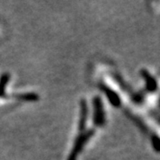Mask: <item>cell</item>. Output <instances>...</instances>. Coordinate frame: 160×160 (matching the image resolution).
<instances>
[{
  "mask_svg": "<svg viewBox=\"0 0 160 160\" xmlns=\"http://www.w3.org/2000/svg\"><path fill=\"white\" fill-rule=\"evenodd\" d=\"M143 79L145 80V83H146V91L148 93H155L157 89H158V84L156 79L148 72L146 68H143L140 72Z\"/></svg>",
  "mask_w": 160,
  "mask_h": 160,
  "instance_id": "cell-1",
  "label": "cell"
},
{
  "mask_svg": "<svg viewBox=\"0 0 160 160\" xmlns=\"http://www.w3.org/2000/svg\"><path fill=\"white\" fill-rule=\"evenodd\" d=\"M102 90H103L104 92L106 93V95L108 97V99L111 102L112 105H114L115 107H119L121 105V98L115 92H114V91H112V90H110V89H108L106 87H102Z\"/></svg>",
  "mask_w": 160,
  "mask_h": 160,
  "instance_id": "cell-2",
  "label": "cell"
},
{
  "mask_svg": "<svg viewBox=\"0 0 160 160\" xmlns=\"http://www.w3.org/2000/svg\"><path fill=\"white\" fill-rule=\"evenodd\" d=\"M151 141H152V145L153 150L156 152L160 153V137L158 135L152 133L151 135Z\"/></svg>",
  "mask_w": 160,
  "mask_h": 160,
  "instance_id": "cell-3",
  "label": "cell"
},
{
  "mask_svg": "<svg viewBox=\"0 0 160 160\" xmlns=\"http://www.w3.org/2000/svg\"><path fill=\"white\" fill-rule=\"evenodd\" d=\"M132 100L135 102V103L139 104V103H142V102L144 101V95L143 94H134L133 97H132Z\"/></svg>",
  "mask_w": 160,
  "mask_h": 160,
  "instance_id": "cell-4",
  "label": "cell"
},
{
  "mask_svg": "<svg viewBox=\"0 0 160 160\" xmlns=\"http://www.w3.org/2000/svg\"><path fill=\"white\" fill-rule=\"evenodd\" d=\"M159 106H160V99H159Z\"/></svg>",
  "mask_w": 160,
  "mask_h": 160,
  "instance_id": "cell-5",
  "label": "cell"
}]
</instances>
